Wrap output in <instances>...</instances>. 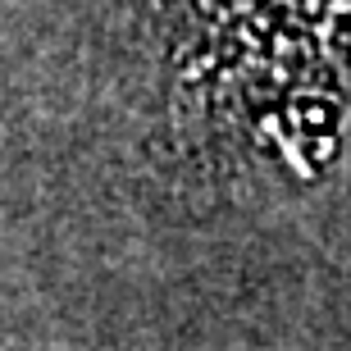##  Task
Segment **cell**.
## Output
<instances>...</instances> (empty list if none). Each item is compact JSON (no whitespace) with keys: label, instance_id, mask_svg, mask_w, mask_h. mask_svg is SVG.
<instances>
[{"label":"cell","instance_id":"6da1fadb","mask_svg":"<svg viewBox=\"0 0 351 351\" xmlns=\"http://www.w3.org/2000/svg\"><path fill=\"white\" fill-rule=\"evenodd\" d=\"M178 60L192 73H274L311 60L351 69V0H173Z\"/></svg>","mask_w":351,"mask_h":351}]
</instances>
